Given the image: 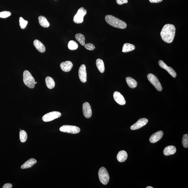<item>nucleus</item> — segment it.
<instances>
[{
	"instance_id": "obj_1",
	"label": "nucleus",
	"mask_w": 188,
	"mask_h": 188,
	"mask_svg": "<svg viewBox=\"0 0 188 188\" xmlns=\"http://www.w3.org/2000/svg\"><path fill=\"white\" fill-rule=\"evenodd\" d=\"M176 33V28L172 24H167L163 26L160 33L162 39L165 43H170L173 41Z\"/></svg>"
},
{
	"instance_id": "obj_2",
	"label": "nucleus",
	"mask_w": 188,
	"mask_h": 188,
	"mask_svg": "<svg viewBox=\"0 0 188 188\" xmlns=\"http://www.w3.org/2000/svg\"><path fill=\"white\" fill-rule=\"evenodd\" d=\"M105 20L109 25L115 28L124 29L127 27L126 24L125 22L112 15L106 16Z\"/></svg>"
},
{
	"instance_id": "obj_3",
	"label": "nucleus",
	"mask_w": 188,
	"mask_h": 188,
	"mask_svg": "<svg viewBox=\"0 0 188 188\" xmlns=\"http://www.w3.org/2000/svg\"><path fill=\"white\" fill-rule=\"evenodd\" d=\"M23 81L25 84L28 88L31 89L34 88L35 80L28 70H25L23 72Z\"/></svg>"
},
{
	"instance_id": "obj_4",
	"label": "nucleus",
	"mask_w": 188,
	"mask_h": 188,
	"mask_svg": "<svg viewBox=\"0 0 188 188\" xmlns=\"http://www.w3.org/2000/svg\"><path fill=\"white\" fill-rule=\"evenodd\" d=\"M98 176L100 182L106 185L110 181V176L107 170L104 167H101L98 172Z\"/></svg>"
},
{
	"instance_id": "obj_5",
	"label": "nucleus",
	"mask_w": 188,
	"mask_h": 188,
	"mask_svg": "<svg viewBox=\"0 0 188 188\" xmlns=\"http://www.w3.org/2000/svg\"><path fill=\"white\" fill-rule=\"evenodd\" d=\"M86 13L87 11L84 8L82 7L80 8L74 17V22L77 24L82 23L84 21V17L86 15Z\"/></svg>"
},
{
	"instance_id": "obj_6",
	"label": "nucleus",
	"mask_w": 188,
	"mask_h": 188,
	"mask_svg": "<svg viewBox=\"0 0 188 188\" xmlns=\"http://www.w3.org/2000/svg\"><path fill=\"white\" fill-rule=\"evenodd\" d=\"M60 130L62 132L77 134L80 132V128L78 126L70 125H64L60 128Z\"/></svg>"
},
{
	"instance_id": "obj_7",
	"label": "nucleus",
	"mask_w": 188,
	"mask_h": 188,
	"mask_svg": "<svg viewBox=\"0 0 188 188\" xmlns=\"http://www.w3.org/2000/svg\"><path fill=\"white\" fill-rule=\"evenodd\" d=\"M147 78L150 83L155 87L157 90L161 91L162 90V88L159 81L157 77L153 74H149L147 75Z\"/></svg>"
},
{
	"instance_id": "obj_8",
	"label": "nucleus",
	"mask_w": 188,
	"mask_h": 188,
	"mask_svg": "<svg viewBox=\"0 0 188 188\" xmlns=\"http://www.w3.org/2000/svg\"><path fill=\"white\" fill-rule=\"evenodd\" d=\"M62 115L61 112H59L54 111L49 112L43 116L42 118L43 121L48 122L59 118Z\"/></svg>"
},
{
	"instance_id": "obj_9",
	"label": "nucleus",
	"mask_w": 188,
	"mask_h": 188,
	"mask_svg": "<svg viewBox=\"0 0 188 188\" xmlns=\"http://www.w3.org/2000/svg\"><path fill=\"white\" fill-rule=\"evenodd\" d=\"M148 122V120L146 118L140 119L134 124L132 125L130 127L131 130H136L139 129L145 125Z\"/></svg>"
},
{
	"instance_id": "obj_10",
	"label": "nucleus",
	"mask_w": 188,
	"mask_h": 188,
	"mask_svg": "<svg viewBox=\"0 0 188 188\" xmlns=\"http://www.w3.org/2000/svg\"><path fill=\"white\" fill-rule=\"evenodd\" d=\"M80 79L82 82L85 83L87 81V73L86 66L84 64L81 65L78 70Z\"/></svg>"
},
{
	"instance_id": "obj_11",
	"label": "nucleus",
	"mask_w": 188,
	"mask_h": 188,
	"mask_svg": "<svg viewBox=\"0 0 188 188\" xmlns=\"http://www.w3.org/2000/svg\"><path fill=\"white\" fill-rule=\"evenodd\" d=\"M83 112L84 115L86 118H90L92 115V111L90 104L85 102L83 104Z\"/></svg>"
},
{
	"instance_id": "obj_12",
	"label": "nucleus",
	"mask_w": 188,
	"mask_h": 188,
	"mask_svg": "<svg viewBox=\"0 0 188 188\" xmlns=\"http://www.w3.org/2000/svg\"><path fill=\"white\" fill-rule=\"evenodd\" d=\"M159 65L162 68L165 69L167 71V72L170 74L173 78H176L177 74L175 71L171 67L168 66L163 61L160 60L159 61Z\"/></svg>"
},
{
	"instance_id": "obj_13",
	"label": "nucleus",
	"mask_w": 188,
	"mask_h": 188,
	"mask_svg": "<svg viewBox=\"0 0 188 188\" xmlns=\"http://www.w3.org/2000/svg\"><path fill=\"white\" fill-rule=\"evenodd\" d=\"M113 97L115 102L121 105H124L126 103L125 98L118 91H115L113 94Z\"/></svg>"
},
{
	"instance_id": "obj_14",
	"label": "nucleus",
	"mask_w": 188,
	"mask_h": 188,
	"mask_svg": "<svg viewBox=\"0 0 188 188\" xmlns=\"http://www.w3.org/2000/svg\"><path fill=\"white\" fill-rule=\"evenodd\" d=\"M163 133L162 131H159L154 133L149 138V141L152 143H154L160 140L163 136Z\"/></svg>"
},
{
	"instance_id": "obj_15",
	"label": "nucleus",
	"mask_w": 188,
	"mask_h": 188,
	"mask_svg": "<svg viewBox=\"0 0 188 188\" xmlns=\"http://www.w3.org/2000/svg\"><path fill=\"white\" fill-rule=\"evenodd\" d=\"M61 69L64 72H68L70 71L73 67V64L70 61H68L62 62L60 64Z\"/></svg>"
},
{
	"instance_id": "obj_16",
	"label": "nucleus",
	"mask_w": 188,
	"mask_h": 188,
	"mask_svg": "<svg viewBox=\"0 0 188 188\" xmlns=\"http://www.w3.org/2000/svg\"><path fill=\"white\" fill-rule=\"evenodd\" d=\"M33 44L35 47L39 52L44 53L45 51V47L44 44L39 40L37 39L33 41Z\"/></svg>"
},
{
	"instance_id": "obj_17",
	"label": "nucleus",
	"mask_w": 188,
	"mask_h": 188,
	"mask_svg": "<svg viewBox=\"0 0 188 188\" xmlns=\"http://www.w3.org/2000/svg\"><path fill=\"white\" fill-rule=\"evenodd\" d=\"M37 161L36 159L33 158H31L27 160L21 166V168L22 169H25L31 168L33 165L37 163Z\"/></svg>"
},
{
	"instance_id": "obj_18",
	"label": "nucleus",
	"mask_w": 188,
	"mask_h": 188,
	"mask_svg": "<svg viewBox=\"0 0 188 188\" xmlns=\"http://www.w3.org/2000/svg\"><path fill=\"white\" fill-rule=\"evenodd\" d=\"M176 148L173 146H169L165 148L163 151V154L165 156L173 155L176 153Z\"/></svg>"
},
{
	"instance_id": "obj_19",
	"label": "nucleus",
	"mask_w": 188,
	"mask_h": 188,
	"mask_svg": "<svg viewBox=\"0 0 188 188\" xmlns=\"http://www.w3.org/2000/svg\"><path fill=\"white\" fill-rule=\"evenodd\" d=\"M128 157V154L125 151L122 150L118 153L117 156V160L120 162H124Z\"/></svg>"
},
{
	"instance_id": "obj_20",
	"label": "nucleus",
	"mask_w": 188,
	"mask_h": 188,
	"mask_svg": "<svg viewBox=\"0 0 188 188\" xmlns=\"http://www.w3.org/2000/svg\"><path fill=\"white\" fill-rule=\"evenodd\" d=\"M39 25L44 28H48L50 26V24L47 19L44 16H40L38 17Z\"/></svg>"
},
{
	"instance_id": "obj_21",
	"label": "nucleus",
	"mask_w": 188,
	"mask_h": 188,
	"mask_svg": "<svg viewBox=\"0 0 188 188\" xmlns=\"http://www.w3.org/2000/svg\"><path fill=\"white\" fill-rule=\"evenodd\" d=\"M126 81L128 86L132 89L136 88L137 86V82L131 77H127L126 78Z\"/></svg>"
},
{
	"instance_id": "obj_22",
	"label": "nucleus",
	"mask_w": 188,
	"mask_h": 188,
	"mask_svg": "<svg viewBox=\"0 0 188 188\" xmlns=\"http://www.w3.org/2000/svg\"><path fill=\"white\" fill-rule=\"evenodd\" d=\"M135 49L134 45L130 43H125L123 45L122 48V52L124 53L128 52L134 50Z\"/></svg>"
},
{
	"instance_id": "obj_23",
	"label": "nucleus",
	"mask_w": 188,
	"mask_h": 188,
	"mask_svg": "<svg viewBox=\"0 0 188 188\" xmlns=\"http://www.w3.org/2000/svg\"><path fill=\"white\" fill-rule=\"evenodd\" d=\"M96 64L99 72L101 73H104L105 70V67L103 61L102 59H98L96 60Z\"/></svg>"
},
{
	"instance_id": "obj_24",
	"label": "nucleus",
	"mask_w": 188,
	"mask_h": 188,
	"mask_svg": "<svg viewBox=\"0 0 188 188\" xmlns=\"http://www.w3.org/2000/svg\"><path fill=\"white\" fill-rule=\"evenodd\" d=\"M45 82L46 86L49 89H52L55 86V83L54 80L50 77L48 76L45 78Z\"/></svg>"
},
{
	"instance_id": "obj_25",
	"label": "nucleus",
	"mask_w": 188,
	"mask_h": 188,
	"mask_svg": "<svg viewBox=\"0 0 188 188\" xmlns=\"http://www.w3.org/2000/svg\"><path fill=\"white\" fill-rule=\"evenodd\" d=\"M75 38L77 41L79 42L82 45H85V38L84 35L81 33H78L75 35Z\"/></svg>"
},
{
	"instance_id": "obj_26",
	"label": "nucleus",
	"mask_w": 188,
	"mask_h": 188,
	"mask_svg": "<svg viewBox=\"0 0 188 188\" xmlns=\"http://www.w3.org/2000/svg\"><path fill=\"white\" fill-rule=\"evenodd\" d=\"M68 48L69 49L72 50H74L78 49V44L76 41L71 40L69 41Z\"/></svg>"
},
{
	"instance_id": "obj_27",
	"label": "nucleus",
	"mask_w": 188,
	"mask_h": 188,
	"mask_svg": "<svg viewBox=\"0 0 188 188\" xmlns=\"http://www.w3.org/2000/svg\"><path fill=\"white\" fill-rule=\"evenodd\" d=\"M19 135H20V139L21 142H25L27 139V134L26 132L23 130H21L20 131Z\"/></svg>"
},
{
	"instance_id": "obj_28",
	"label": "nucleus",
	"mask_w": 188,
	"mask_h": 188,
	"mask_svg": "<svg viewBox=\"0 0 188 188\" xmlns=\"http://www.w3.org/2000/svg\"><path fill=\"white\" fill-rule=\"evenodd\" d=\"M19 22H20L19 25H20L21 28L23 29L26 28L28 23L27 21L24 20L21 17H20L19 18Z\"/></svg>"
},
{
	"instance_id": "obj_29",
	"label": "nucleus",
	"mask_w": 188,
	"mask_h": 188,
	"mask_svg": "<svg viewBox=\"0 0 188 188\" xmlns=\"http://www.w3.org/2000/svg\"><path fill=\"white\" fill-rule=\"evenodd\" d=\"M182 141L183 147L185 148H187L188 147V135L187 134H185L183 135Z\"/></svg>"
},
{
	"instance_id": "obj_30",
	"label": "nucleus",
	"mask_w": 188,
	"mask_h": 188,
	"mask_svg": "<svg viewBox=\"0 0 188 188\" xmlns=\"http://www.w3.org/2000/svg\"><path fill=\"white\" fill-rule=\"evenodd\" d=\"M11 14V13L9 11H3V12H0V17L3 18H6V17L10 16Z\"/></svg>"
},
{
	"instance_id": "obj_31",
	"label": "nucleus",
	"mask_w": 188,
	"mask_h": 188,
	"mask_svg": "<svg viewBox=\"0 0 188 188\" xmlns=\"http://www.w3.org/2000/svg\"><path fill=\"white\" fill-rule=\"evenodd\" d=\"M85 47L86 49L89 50H93L95 49L94 45L92 43H88L85 45Z\"/></svg>"
},
{
	"instance_id": "obj_32",
	"label": "nucleus",
	"mask_w": 188,
	"mask_h": 188,
	"mask_svg": "<svg viewBox=\"0 0 188 188\" xmlns=\"http://www.w3.org/2000/svg\"><path fill=\"white\" fill-rule=\"evenodd\" d=\"M117 4L119 5H121L124 4H126L128 3V0H116Z\"/></svg>"
},
{
	"instance_id": "obj_33",
	"label": "nucleus",
	"mask_w": 188,
	"mask_h": 188,
	"mask_svg": "<svg viewBox=\"0 0 188 188\" xmlns=\"http://www.w3.org/2000/svg\"><path fill=\"white\" fill-rule=\"evenodd\" d=\"M12 187V185L10 183H7L3 185V188H11Z\"/></svg>"
},
{
	"instance_id": "obj_34",
	"label": "nucleus",
	"mask_w": 188,
	"mask_h": 188,
	"mask_svg": "<svg viewBox=\"0 0 188 188\" xmlns=\"http://www.w3.org/2000/svg\"><path fill=\"white\" fill-rule=\"evenodd\" d=\"M149 1L151 3H157L161 2L163 0H149Z\"/></svg>"
},
{
	"instance_id": "obj_35",
	"label": "nucleus",
	"mask_w": 188,
	"mask_h": 188,
	"mask_svg": "<svg viewBox=\"0 0 188 188\" xmlns=\"http://www.w3.org/2000/svg\"><path fill=\"white\" fill-rule=\"evenodd\" d=\"M146 188H153V187H152V186H149L146 187Z\"/></svg>"
},
{
	"instance_id": "obj_36",
	"label": "nucleus",
	"mask_w": 188,
	"mask_h": 188,
	"mask_svg": "<svg viewBox=\"0 0 188 188\" xmlns=\"http://www.w3.org/2000/svg\"><path fill=\"white\" fill-rule=\"evenodd\" d=\"M37 83V82H35V84H36Z\"/></svg>"
}]
</instances>
